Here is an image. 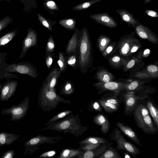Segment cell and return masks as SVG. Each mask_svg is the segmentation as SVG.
<instances>
[{
  "label": "cell",
  "mask_w": 158,
  "mask_h": 158,
  "mask_svg": "<svg viewBox=\"0 0 158 158\" xmlns=\"http://www.w3.org/2000/svg\"><path fill=\"white\" fill-rule=\"evenodd\" d=\"M43 130L62 131L64 134L69 133L78 137L82 135L88 128L81 125L78 114L74 115L71 114L66 117L47 125Z\"/></svg>",
  "instance_id": "6da1fadb"
},
{
  "label": "cell",
  "mask_w": 158,
  "mask_h": 158,
  "mask_svg": "<svg viewBox=\"0 0 158 158\" xmlns=\"http://www.w3.org/2000/svg\"><path fill=\"white\" fill-rule=\"evenodd\" d=\"M145 98L137 102L136 106L132 113L133 119L137 127L144 133L157 134L158 128L152 119L146 106Z\"/></svg>",
  "instance_id": "7a4b0ae2"
},
{
  "label": "cell",
  "mask_w": 158,
  "mask_h": 158,
  "mask_svg": "<svg viewBox=\"0 0 158 158\" xmlns=\"http://www.w3.org/2000/svg\"><path fill=\"white\" fill-rule=\"evenodd\" d=\"M81 31L79 44V67L81 73L84 74L92 66L93 58L92 44L88 30L84 27Z\"/></svg>",
  "instance_id": "3957f363"
},
{
  "label": "cell",
  "mask_w": 158,
  "mask_h": 158,
  "mask_svg": "<svg viewBox=\"0 0 158 158\" xmlns=\"http://www.w3.org/2000/svg\"><path fill=\"white\" fill-rule=\"evenodd\" d=\"M38 103L44 111H49L57 107L59 102L70 104L71 101L64 99L58 95L56 89H50L43 84L38 97Z\"/></svg>",
  "instance_id": "277c9868"
},
{
  "label": "cell",
  "mask_w": 158,
  "mask_h": 158,
  "mask_svg": "<svg viewBox=\"0 0 158 158\" xmlns=\"http://www.w3.org/2000/svg\"><path fill=\"white\" fill-rule=\"evenodd\" d=\"M109 137L111 140L116 143L118 150L124 151L134 157L141 153L138 148L125 139L118 128H114Z\"/></svg>",
  "instance_id": "5b68a950"
},
{
  "label": "cell",
  "mask_w": 158,
  "mask_h": 158,
  "mask_svg": "<svg viewBox=\"0 0 158 158\" xmlns=\"http://www.w3.org/2000/svg\"><path fill=\"white\" fill-rule=\"evenodd\" d=\"M150 94V92L147 91L143 92L133 90L127 91L125 94H123V99H121L124 104L125 115L131 117L138 101L148 97Z\"/></svg>",
  "instance_id": "8992f818"
},
{
  "label": "cell",
  "mask_w": 158,
  "mask_h": 158,
  "mask_svg": "<svg viewBox=\"0 0 158 158\" xmlns=\"http://www.w3.org/2000/svg\"><path fill=\"white\" fill-rule=\"evenodd\" d=\"M61 139V136L50 137L41 135L31 138L23 144V147L25 148L23 154H32L39 149L40 146L43 144L55 143L59 141Z\"/></svg>",
  "instance_id": "52a82bcc"
},
{
  "label": "cell",
  "mask_w": 158,
  "mask_h": 158,
  "mask_svg": "<svg viewBox=\"0 0 158 158\" xmlns=\"http://www.w3.org/2000/svg\"><path fill=\"white\" fill-rule=\"evenodd\" d=\"M30 99L28 96L17 106L13 105L10 108H4L1 111L2 115L10 114L11 121H18L25 116L29 106Z\"/></svg>",
  "instance_id": "ba28073f"
},
{
  "label": "cell",
  "mask_w": 158,
  "mask_h": 158,
  "mask_svg": "<svg viewBox=\"0 0 158 158\" xmlns=\"http://www.w3.org/2000/svg\"><path fill=\"white\" fill-rule=\"evenodd\" d=\"M6 70L8 73H17L28 75L33 78L38 75L35 66L29 62H21L9 65Z\"/></svg>",
  "instance_id": "9c48e42d"
},
{
  "label": "cell",
  "mask_w": 158,
  "mask_h": 158,
  "mask_svg": "<svg viewBox=\"0 0 158 158\" xmlns=\"http://www.w3.org/2000/svg\"><path fill=\"white\" fill-rule=\"evenodd\" d=\"M134 32L131 34L125 35L121 38L117 46V50L120 55L123 57L129 56L131 48L134 44L138 40L135 37Z\"/></svg>",
  "instance_id": "30bf717a"
},
{
  "label": "cell",
  "mask_w": 158,
  "mask_h": 158,
  "mask_svg": "<svg viewBox=\"0 0 158 158\" xmlns=\"http://www.w3.org/2000/svg\"><path fill=\"white\" fill-rule=\"evenodd\" d=\"M37 35L36 31L31 28H28L27 34L23 42L22 49L19 58H23L31 47L37 46Z\"/></svg>",
  "instance_id": "8fae6325"
},
{
  "label": "cell",
  "mask_w": 158,
  "mask_h": 158,
  "mask_svg": "<svg viewBox=\"0 0 158 158\" xmlns=\"http://www.w3.org/2000/svg\"><path fill=\"white\" fill-rule=\"evenodd\" d=\"M134 28L136 33L141 38L146 39L153 44H157L158 39L156 35L148 27L138 22Z\"/></svg>",
  "instance_id": "7c38bea8"
},
{
  "label": "cell",
  "mask_w": 158,
  "mask_h": 158,
  "mask_svg": "<svg viewBox=\"0 0 158 158\" xmlns=\"http://www.w3.org/2000/svg\"><path fill=\"white\" fill-rule=\"evenodd\" d=\"M93 85L97 89L99 95L105 92L109 91L118 95L125 85L121 83L113 81L98 83Z\"/></svg>",
  "instance_id": "4fadbf2b"
},
{
  "label": "cell",
  "mask_w": 158,
  "mask_h": 158,
  "mask_svg": "<svg viewBox=\"0 0 158 158\" xmlns=\"http://www.w3.org/2000/svg\"><path fill=\"white\" fill-rule=\"evenodd\" d=\"M18 84L16 80H9L2 85L1 89L0 100L6 101L13 96L16 90Z\"/></svg>",
  "instance_id": "5bb4252c"
},
{
  "label": "cell",
  "mask_w": 158,
  "mask_h": 158,
  "mask_svg": "<svg viewBox=\"0 0 158 158\" xmlns=\"http://www.w3.org/2000/svg\"><path fill=\"white\" fill-rule=\"evenodd\" d=\"M90 17L96 22L110 28L117 26V22L108 12H103L91 15Z\"/></svg>",
  "instance_id": "9a60e30c"
},
{
  "label": "cell",
  "mask_w": 158,
  "mask_h": 158,
  "mask_svg": "<svg viewBox=\"0 0 158 158\" xmlns=\"http://www.w3.org/2000/svg\"><path fill=\"white\" fill-rule=\"evenodd\" d=\"M116 125L121 132L128 138L138 145L142 146L136 133L131 127L124 123L120 122H117Z\"/></svg>",
  "instance_id": "2e32d148"
},
{
  "label": "cell",
  "mask_w": 158,
  "mask_h": 158,
  "mask_svg": "<svg viewBox=\"0 0 158 158\" xmlns=\"http://www.w3.org/2000/svg\"><path fill=\"white\" fill-rule=\"evenodd\" d=\"M81 34V31L77 28L75 29L66 46L65 53L67 56L75 52L79 49L78 44Z\"/></svg>",
  "instance_id": "e0dca14e"
},
{
  "label": "cell",
  "mask_w": 158,
  "mask_h": 158,
  "mask_svg": "<svg viewBox=\"0 0 158 158\" xmlns=\"http://www.w3.org/2000/svg\"><path fill=\"white\" fill-rule=\"evenodd\" d=\"M93 122L95 124L101 126L100 130L102 133L106 134L110 129V122L108 117L101 113L94 117Z\"/></svg>",
  "instance_id": "ac0fdd59"
},
{
  "label": "cell",
  "mask_w": 158,
  "mask_h": 158,
  "mask_svg": "<svg viewBox=\"0 0 158 158\" xmlns=\"http://www.w3.org/2000/svg\"><path fill=\"white\" fill-rule=\"evenodd\" d=\"M61 73L59 68L55 67L49 72L43 84L46 85L50 89L55 88L56 84Z\"/></svg>",
  "instance_id": "d6986e66"
},
{
  "label": "cell",
  "mask_w": 158,
  "mask_h": 158,
  "mask_svg": "<svg viewBox=\"0 0 158 158\" xmlns=\"http://www.w3.org/2000/svg\"><path fill=\"white\" fill-rule=\"evenodd\" d=\"M146 105L154 123L158 128V106L149 96L145 98Z\"/></svg>",
  "instance_id": "ffe728a7"
},
{
  "label": "cell",
  "mask_w": 158,
  "mask_h": 158,
  "mask_svg": "<svg viewBox=\"0 0 158 158\" xmlns=\"http://www.w3.org/2000/svg\"><path fill=\"white\" fill-rule=\"evenodd\" d=\"M115 11L120 16L121 20L125 22L129 27H134L139 22L138 20L136 19L131 12L126 10L118 9Z\"/></svg>",
  "instance_id": "44dd1931"
},
{
  "label": "cell",
  "mask_w": 158,
  "mask_h": 158,
  "mask_svg": "<svg viewBox=\"0 0 158 158\" xmlns=\"http://www.w3.org/2000/svg\"><path fill=\"white\" fill-rule=\"evenodd\" d=\"M113 144V142L106 143L95 150L85 151L83 152L81 158H97L101 155L107 148Z\"/></svg>",
  "instance_id": "7402d4cb"
},
{
  "label": "cell",
  "mask_w": 158,
  "mask_h": 158,
  "mask_svg": "<svg viewBox=\"0 0 158 158\" xmlns=\"http://www.w3.org/2000/svg\"><path fill=\"white\" fill-rule=\"evenodd\" d=\"M20 135L14 133H7L3 131L0 132V147L9 145L18 139Z\"/></svg>",
  "instance_id": "603a6c76"
},
{
  "label": "cell",
  "mask_w": 158,
  "mask_h": 158,
  "mask_svg": "<svg viewBox=\"0 0 158 158\" xmlns=\"http://www.w3.org/2000/svg\"><path fill=\"white\" fill-rule=\"evenodd\" d=\"M84 151L77 149L66 148L63 149L60 155L56 158H81Z\"/></svg>",
  "instance_id": "cb8c5ba5"
},
{
  "label": "cell",
  "mask_w": 158,
  "mask_h": 158,
  "mask_svg": "<svg viewBox=\"0 0 158 158\" xmlns=\"http://www.w3.org/2000/svg\"><path fill=\"white\" fill-rule=\"evenodd\" d=\"M118 95L113 92H108L103 95L99 99L110 104L115 105L119 107L122 102L118 98Z\"/></svg>",
  "instance_id": "d4e9b609"
},
{
  "label": "cell",
  "mask_w": 158,
  "mask_h": 158,
  "mask_svg": "<svg viewBox=\"0 0 158 158\" xmlns=\"http://www.w3.org/2000/svg\"><path fill=\"white\" fill-rule=\"evenodd\" d=\"M98 158H122L116 148L111 146L106 149Z\"/></svg>",
  "instance_id": "484cf974"
},
{
  "label": "cell",
  "mask_w": 158,
  "mask_h": 158,
  "mask_svg": "<svg viewBox=\"0 0 158 158\" xmlns=\"http://www.w3.org/2000/svg\"><path fill=\"white\" fill-rule=\"evenodd\" d=\"M79 56V49L75 52L67 56L66 58L68 65L76 69L78 66Z\"/></svg>",
  "instance_id": "4316f807"
},
{
  "label": "cell",
  "mask_w": 158,
  "mask_h": 158,
  "mask_svg": "<svg viewBox=\"0 0 158 158\" xmlns=\"http://www.w3.org/2000/svg\"><path fill=\"white\" fill-rule=\"evenodd\" d=\"M109 141L104 138L99 137L89 136L85 138L78 143L80 145L90 143H108Z\"/></svg>",
  "instance_id": "83f0119b"
},
{
  "label": "cell",
  "mask_w": 158,
  "mask_h": 158,
  "mask_svg": "<svg viewBox=\"0 0 158 158\" xmlns=\"http://www.w3.org/2000/svg\"><path fill=\"white\" fill-rule=\"evenodd\" d=\"M18 33L17 30L8 32L0 37V47L3 46L11 41Z\"/></svg>",
  "instance_id": "f1b7e54d"
},
{
  "label": "cell",
  "mask_w": 158,
  "mask_h": 158,
  "mask_svg": "<svg viewBox=\"0 0 158 158\" xmlns=\"http://www.w3.org/2000/svg\"><path fill=\"white\" fill-rule=\"evenodd\" d=\"M75 89L72 82L67 80L60 87L59 94L63 95H69L73 93Z\"/></svg>",
  "instance_id": "f546056e"
},
{
  "label": "cell",
  "mask_w": 158,
  "mask_h": 158,
  "mask_svg": "<svg viewBox=\"0 0 158 158\" xmlns=\"http://www.w3.org/2000/svg\"><path fill=\"white\" fill-rule=\"evenodd\" d=\"M97 78L102 83L111 81L113 76L112 74L106 70H101L96 75Z\"/></svg>",
  "instance_id": "4dcf8cb0"
},
{
  "label": "cell",
  "mask_w": 158,
  "mask_h": 158,
  "mask_svg": "<svg viewBox=\"0 0 158 158\" xmlns=\"http://www.w3.org/2000/svg\"><path fill=\"white\" fill-rule=\"evenodd\" d=\"M97 100L102 109L107 113L112 114L116 112L119 109V107L115 105L109 103L99 99Z\"/></svg>",
  "instance_id": "1f68e13d"
},
{
  "label": "cell",
  "mask_w": 158,
  "mask_h": 158,
  "mask_svg": "<svg viewBox=\"0 0 158 158\" xmlns=\"http://www.w3.org/2000/svg\"><path fill=\"white\" fill-rule=\"evenodd\" d=\"M110 39L103 35L99 36L98 40L99 49L101 52H103L107 47L110 41Z\"/></svg>",
  "instance_id": "d6a6232c"
},
{
  "label": "cell",
  "mask_w": 158,
  "mask_h": 158,
  "mask_svg": "<svg viewBox=\"0 0 158 158\" xmlns=\"http://www.w3.org/2000/svg\"><path fill=\"white\" fill-rule=\"evenodd\" d=\"M59 59L57 63L59 67L61 73H64L68 65L66 56L64 52H59Z\"/></svg>",
  "instance_id": "836d02e7"
},
{
  "label": "cell",
  "mask_w": 158,
  "mask_h": 158,
  "mask_svg": "<svg viewBox=\"0 0 158 158\" xmlns=\"http://www.w3.org/2000/svg\"><path fill=\"white\" fill-rule=\"evenodd\" d=\"M73 111L67 110L62 112L52 118L45 124L47 126L50 123L56 122L68 116L72 113Z\"/></svg>",
  "instance_id": "e575fe53"
},
{
  "label": "cell",
  "mask_w": 158,
  "mask_h": 158,
  "mask_svg": "<svg viewBox=\"0 0 158 158\" xmlns=\"http://www.w3.org/2000/svg\"><path fill=\"white\" fill-rule=\"evenodd\" d=\"M102 0H92L85 2L74 6L73 10L77 11L84 10Z\"/></svg>",
  "instance_id": "d590c367"
},
{
  "label": "cell",
  "mask_w": 158,
  "mask_h": 158,
  "mask_svg": "<svg viewBox=\"0 0 158 158\" xmlns=\"http://www.w3.org/2000/svg\"><path fill=\"white\" fill-rule=\"evenodd\" d=\"M59 23L61 25L66 29L71 30L75 29L76 21L73 19L61 20L60 21Z\"/></svg>",
  "instance_id": "8d00e7d4"
},
{
  "label": "cell",
  "mask_w": 158,
  "mask_h": 158,
  "mask_svg": "<svg viewBox=\"0 0 158 158\" xmlns=\"http://www.w3.org/2000/svg\"><path fill=\"white\" fill-rule=\"evenodd\" d=\"M106 143H108L95 144L90 143L81 145L80 146V148H77V149L83 151L92 150L96 149Z\"/></svg>",
  "instance_id": "74e56055"
},
{
  "label": "cell",
  "mask_w": 158,
  "mask_h": 158,
  "mask_svg": "<svg viewBox=\"0 0 158 158\" xmlns=\"http://www.w3.org/2000/svg\"><path fill=\"white\" fill-rule=\"evenodd\" d=\"M88 110L91 111L101 113L102 111V108L97 100H93L91 102Z\"/></svg>",
  "instance_id": "f35d334b"
},
{
  "label": "cell",
  "mask_w": 158,
  "mask_h": 158,
  "mask_svg": "<svg viewBox=\"0 0 158 158\" xmlns=\"http://www.w3.org/2000/svg\"><path fill=\"white\" fill-rule=\"evenodd\" d=\"M54 57V54L52 52H45V64L48 69L51 67Z\"/></svg>",
  "instance_id": "ab89813d"
},
{
  "label": "cell",
  "mask_w": 158,
  "mask_h": 158,
  "mask_svg": "<svg viewBox=\"0 0 158 158\" xmlns=\"http://www.w3.org/2000/svg\"><path fill=\"white\" fill-rule=\"evenodd\" d=\"M55 47V44L52 36H50L48 40L45 48V52H53Z\"/></svg>",
  "instance_id": "60d3db41"
},
{
  "label": "cell",
  "mask_w": 158,
  "mask_h": 158,
  "mask_svg": "<svg viewBox=\"0 0 158 158\" xmlns=\"http://www.w3.org/2000/svg\"><path fill=\"white\" fill-rule=\"evenodd\" d=\"M13 21V19L8 16L0 20V32L9 24L12 23Z\"/></svg>",
  "instance_id": "b9f144b4"
},
{
  "label": "cell",
  "mask_w": 158,
  "mask_h": 158,
  "mask_svg": "<svg viewBox=\"0 0 158 158\" xmlns=\"http://www.w3.org/2000/svg\"><path fill=\"white\" fill-rule=\"evenodd\" d=\"M139 86V82L137 81H134L129 84L125 85L122 89H124L127 91L137 90Z\"/></svg>",
  "instance_id": "7bdbcfd3"
},
{
  "label": "cell",
  "mask_w": 158,
  "mask_h": 158,
  "mask_svg": "<svg viewBox=\"0 0 158 158\" xmlns=\"http://www.w3.org/2000/svg\"><path fill=\"white\" fill-rule=\"evenodd\" d=\"M38 16L40 23L51 31L52 27L51 23L39 14H38Z\"/></svg>",
  "instance_id": "ee69618b"
},
{
  "label": "cell",
  "mask_w": 158,
  "mask_h": 158,
  "mask_svg": "<svg viewBox=\"0 0 158 158\" xmlns=\"http://www.w3.org/2000/svg\"><path fill=\"white\" fill-rule=\"evenodd\" d=\"M111 64L114 65H118L121 63H123V60L119 56H113L110 60Z\"/></svg>",
  "instance_id": "f6af8a7d"
},
{
  "label": "cell",
  "mask_w": 158,
  "mask_h": 158,
  "mask_svg": "<svg viewBox=\"0 0 158 158\" xmlns=\"http://www.w3.org/2000/svg\"><path fill=\"white\" fill-rule=\"evenodd\" d=\"M23 5L24 7L23 10L26 11H28L32 6L33 0H19Z\"/></svg>",
  "instance_id": "bcb514c9"
},
{
  "label": "cell",
  "mask_w": 158,
  "mask_h": 158,
  "mask_svg": "<svg viewBox=\"0 0 158 158\" xmlns=\"http://www.w3.org/2000/svg\"><path fill=\"white\" fill-rule=\"evenodd\" d=\"M147 69L148 72L150 74H155L158 72V67L155 65L151 64L148 65Z\"/></svg>",
  "instance_id": "7dc6e473"
},
{
  "label": "cell",
  "mask_w": 158,
  "mask_h": 158,
  "mask_svg": "<svg viewBox=\"0 0 158 158\" xmlns=\"http://www.w3.org/2000/svg\"><path fill=\"white\" fill-rule=\"evenodd\" d=\"M141 46V44L139 41L138 40L135 42L132 47L130 50L129 55L136 52Z\"/></svg>",
  "instance_id": "c3c4849f"
},
{
  "label": "cell",
  "mask_w": 158,
  "mask_h": 158,
  "mask_svg": "<svg viewBox=\"0 0 158 158\" xmlns=\"http://www.w3.org/2000/svg\"><path fill=\"white\" fill-rule=\"evenodd\" d=\"M56 154V151L53 150L48 151L43 153L39 156L40 158L50 157L54 156Z\"/></svg>",
  "instance_id": "681fc988"
},
{
  "label": "cell",
  "mask_w": 158,
  "mask_h": 158,
  "mask_svg": "<svg viewBox=\"0 0 158 158\" xmlns=\"http://www.w3.org/2000/svg\"><path fill=\"white\" fill-rule=\"evenodd\" d=\"M115 46L114 44L113 43L107 46L103 52V56H105L110 54L113 50Z\"/></svg>",
  "instance_id": "f907efd6"
},
{
  "label": "cell",
  "mask_w": 158,
  "mask_h": 158,
  "mask_svg": "<svg viewBox=\"0 0 158 158\" xmlns=\"http://www.w3.org/2000/svg\"><path fill=\"white\" fill-rule=\"evenodd\" d=\"M14 154V150H10L4 153L1 156V158H13Z\"/></svg>",
  "instance_id": "816d5d0a"
},
{
  "label": "cell",
  "mask_w": 158,
  "mask_h": 158,
  "mask_svg": "<svg viewBox=\"0 0 158 158\" xmlns=\"http://www.w3.org/2000/svg\"><path fill=\"white\" fill-rule=\"evenodd\" d=\"M144 12L152 18H157L158 17V14L153 10H146L144 11Z\"/></svg>",
  "instance_id": "f5cc1de1"
},
{
  "label": "cell",
  "mask_w": 158,
  "mask_h": 158,
  "mask_svg": "<svg viewBox=\"0 0 158 158\" xmlns=\"http://www.w3.org/2000/svg\"><path fill=\"white\" fill-rule=\"evenodd\" d=\"M47 6L49 9L52 10H58V7L53 1H49L47 3Z\"/></svg>",
  "instance_id": "db71d44e"
},
{
  "label": "cell",
  "mask_w": 158,
  "mask_h": 158,
  "mask_svg": "<svg viewBox=\"0 0 158 158\" xmlns=\"http://www.w3.org/2000/svg\"><path fill=\"white\" fill-rule=\"evenodd\" d=\"M135 63V59H132L131 60L126 64L125 68V70H127L132 68L134 66Z\"/></svg>",
  "instance_id": "11a10c76"
},
{
  "label": "cell",
  "mask_w": 158,
  "mask_h": 158,
  "mask_svg": "<svg viewBox=\"0 0 158 158\" xmlns=\"http://www.w3.org/2000/svg\"><path fill=\"white\" fill-rule=\"evenodd\" d=\"M150 53V50L149 49H146L143 51V57H146L148 56Z\"/></svg>",
  "instance_id": "9f6ffc18"
},
{
  "label": "cell",
  "mask_w": 158,
  "mask_h": 158,
  "mask_svg": "<svg viewBox=\"0 0 158 158\" xmlns=\"http://www.w3.org/2000/svg\"><path fill=\"white\" fill-rule=\"evenodd\" d=\"M124 157L126 158H132L131 156V155L126 152H124Z\"/></svg>",
  "instance_id": "6f0895ef"
},
{
  "label": "cell",
  "mask_w": 158,
  "mask_h": 158,
  "mask_svg": "<svg viewBox=\"0 0 158 158\" xmlns=\"http://www.w3.org/2000/svg\"><path fill=\"white\" fill-rule=\"evenodd\" d=\"M152 0H145L144 2V3L145 4H147L152 1Z\"/></svg>",
  "instance_id": "680465c9"
},
{
  "label": "cell",
  "mask_w": 158,
  "mask_h": 158,
  "mask_svg": "<svg viewBox=\"0 0 158 158\" xmlns=\"http://www.w3.org/2000/svg\"><path fill=\"white\" fill-rule=\"evenodd\" d=\"M0 1H6L8 2H10V0H0Z\"/></svg>",
  "instance_id": "91938a15"
},
{
  "label": "cell",
  "mask_w": 158,
  "mask_h": 158,
  "mask_svg": "<svg viewBox=\"0 0 158 158\" xmlns=\"http://www.w3.org/2000/svg\"><path fill=\"white\" fill-rule=\"evenodd\" d=\"M2 87V85H1V84H0V91Z\"/></svg>",
  "instance_id": "94428289"
}]
</instances>
